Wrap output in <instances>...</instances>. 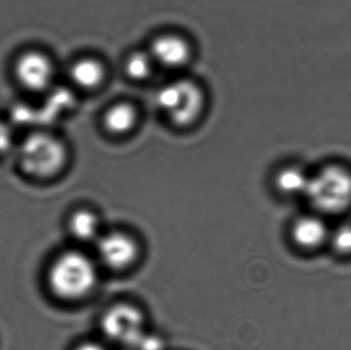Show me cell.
Wrapping results in <instances>:
<instances>
[{
	"label": "cell",
	"mask_w": 351,
	"mask_h": 350,
	"mask_svg": "<svg viewBox=\"0 0 351 350\" xmlns=\"http://www.w3.org/2000/svg\"><path fill=\"white\" fill-rule=\"evenodd\" d=\"M101 330L111 342L131 349L145 332L142 312L130 304H119L107 310L101 321Z\"/></svg>",
	"instance_id": "cell-5"
},
{
	"label": "cell",
	"mask_w": 351,
	"mask_h": 350,
	"mask_svg": "<svg viewBox=\"0 0 351 350\" xmlns=\"http://www.w3.org/2000/svg\"><path fill=\"white\" fill-rule=\"evenodd\" d=\"M303 201L311 211L327 219H343L351 211V166L330 162L311 171Z\"/></svg>",
	"instance_id": "cell-1"
},
{
	"label": "cell",
	"mask_w": 351,
	"mask_h": 350,
	"mask_svg": "<svg viewBox=\"0 0 351 350\" xmlns=\"http://www.w3.org/2000/svg\"><path fill=\"white\" fill-rule=\"evenodd\" d=\"M156 62L148 51H136L130 53L125 61V73L130 79L142 82L154 73Z\"/></svg>",
	"instance_id": "cell-14"
},
{
	"label": "cell",
	"mask_w": 351,
	"mask_h": 350,
	"mask_svg": "<svg viewBox=\"0 0 351 350\" xmlns=\"http://www.w3.org/2000/svg\"><path fill=\"white\" fill-rule=\"evenodd\" d=\"M311 171L298 164H289L276 171L274 186L280 197L304 199L311 180Z\"/></svg>",
	"instance_id": "cell-10"
},
{
	"label": "cell",
	"mask_w": 351,
	"mask_h": 350,
	"mask_svg": "<svg viewBox=\"0 0 351 350\" xmlns=\"http://www.w3.org/2000/svg\"><path fill=\"white\" fill-rule=\"evenodd\" d=\"M73 350H108L104 345L95 341H86V342L80 343Z\"/></svg>",
	"instance_id": "cell-18"
},
{
	"label": "cell",
	"mask_w": 351,
	"mask_h": 350,
	"mask_svg": "<svg viewBox=\"0 0 351 350\" xmlns=\"http://www.w3.org/2000/svg\"><path fill=\"white\" fill-rule=\"evenodd\" d=\"M14 137L12 129L3 121H0V154L5 153L12 148Z\"/></svg>",
	"instance_id": "cell-17"
},
{
	"label": "cell",
	"mask_w": 351,
	"mask_h": 350,
	"mask_svg": "<svg viewBox=\"0 0 351 350\" xmlns=\"http://www.w3.org/2000/svg\"><path fill=\"white\" fill-rule=\"evenodd\" d=\"M327 249L338 258L351 259V221L341 220L331 226Z\"/></svg>",
	"instance_id": "cell-15"
},
{
	"label": "cell",
	"mask_w": 351,
	"mask_h": 350,
	"mask_svg": "<svg viewBox=\"0 0 351 350\" xmlns=\"http://www.w3.org/2000/svg\"><path fill=\"white\" fill-rule=\"evenodd\" d=\"M148 51L156 65L167 68L183 67L192 57V47L189 41L174 33L156 36Z\"/></svg>",
	"instance_id": "cell-9"
},
{
	"label": "cell",
	"mask_w": 351,
	"mask_h": 350,
	"mask_svg": "<svg viewBox=\"0 0 351 350\" xmlns=\"http://www.w3.org/2000/svg\"><path fill=\"white\" fill-rule=\"evenodd\" d=\"M16 82L28 92L49 90L55 77V66L47 53L27 51L16 58L14 65Z\"/></svg>",
	"instance_id": "cell-7"
},
{
	"label": "cell",
	"mask_w": 351,
	"mask_h": 350,
	"mask_svg": "<svg viewBox=\"0 0 351 350\" xmlns=\"http://www.w3.org/2000/svg\"><path fill=\"white\" fill-rule=\"evenodd\" d=\"M156 104L173 125L187 127L194 125L204 113L206 95L199 84L182 78L160 88Z\"/></svg>",
	"instance_id": "cell-4"
},
{
	"label": "cell",
	"mask_w": 351,
	"mask_h": 350,
	"mask_svg": "<svg viewBox=\"0 0 351 350\" xmlns=\"http://www.w3.org/2000/svg\"><path fill=\"white\" fill-rule=\"evenodd\" d=\"M331 226L329 219L309 210L291 222L289 238L298 252L315 254L327 249Z\"/></svg>",
	"instance_id": "cell-6"
},
{
	"label": "cell",
	"mask_w": 351,
	"mask_h": 350,
	"mask_svg": "<svg viewBox=\"0 0 351 350\" xmlns=\"http://www.w3.org/2000/svg\"><path fill=\"white\" fill-rule=\"evenodd\" d=\"M139 113L129 102H119L111 105L103 115V125L112 135H125L135 129Z\"/></svg>",
	"instance_id": "cell-12"
},
{
	"label": "cell",
	"mask_w": 351,
	"mask_h": 350,
	"mask_svg": "<svg viewBox=\"0 0 351 350\" xmlns=\"http://www.w3.org/2000/svg\"><path fill=\"white\" fill-rule=\"evenodd\" d=\"M165 342L160 336L144 332L136 341L132 350H164Z\"/></svg>",
	"instance_id": "cell-16"
},
{
	"label": "cell",
	"mask_w": 351,
	"mask_h": 350,
	"mask_svg": "<svg viewBox=\"0 0 351 350\" xmlns=\"http://www.w3.org/2000/svg\"><path fill=\"white\" fill-rule=\"evenodd\" d=\"M67 158L65 144L45 132L31 134L19 148L21 168L33 178L47 179L59 174Z\"/></svg>",
	"instance_id": "cell-3"
},
{
	"label": "cell",
	"mask_w": 351,
	"mask_h": 350,
	"mask_svg": "<svg viewBox=\"0 0 351 350\" xmlns=\"http://www.w3.org/2000/svg\"><path fill=\"white\" fill-rule=\"evenodd\" d=\"M98 273L90 257L78 251H68L56 258L49 267L47 282L60 299H82L96 286Z\"/></svg>",
	"instance_id": "cell-2"
},
{
	"label": "cell",
	"mask_w": 351,
	"mask_h": 350,
	"mask_svg": "<svg viewBox=\"0 0 351 350\" xmlns=\"http://www.w3.org/2000/svg\"><path fill=\"white\" fill-rule=\"evenodd\" d=\"M127 350H132V349H127Z\"/></svg>",
	"instance_id": "cell-19"
},
{
	"label": "cell",
	"mask_w": 351,
	"mask_h": 350,
	"mask_svg": "<svg viewBox=\"0 0 351 350\" xmlns=\"http://www.w3.org/2000/svg\"><path fill=\"white\" fill-rule=\"evenodd\" d=\"M70 78L77 88L94 90L100 88L106 78V68L100 60L86 57L77 60L70 68Z\"/></svg>",
	"instance_id": "cell-11"
},
{
	"label": "cell",
	"mask_w": 351,
	"mask_h": 350,
	"mask_svg": "<svg viewBox=\"0 0 351 350\" xmlns=\"http://www.w3.org/2000/svg\"><path fill=\"white\" fill-rule=\"evenodd\" d=\"M96 244L99 258L108 268L121 271L131 266L137 259V244L131 236L123 232L101 236Z\"/></svg>",
	"instance_id": "cell-8"
},
{
	"label": "cell",
	"mask_w": 351,
	"mask_h": 350,
	"mask_svg": "<svg viewBox=\"0 0 351 350\" xmlns=\"http://www.w3.org/2000/svg\"><path fill=\"white\" fill-rule=\"evenodd\" d=\"M69 230L75 240L80 242H97L100 238V221L90 211H78L69 220Z\"/></svg>",
	"instance_id": "cell-13"
}]
</instances>
